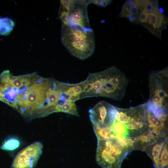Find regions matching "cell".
I'll list each match as a JSON object with an SVG mask.
<instances>
[{"mask_svg":"<svg viewBox=\"0 0 168 168\" xmlns=\"http://www.w3.org/2000/svg\"><path fill=\"white\" fill-rule=\"evenodd\" d=\"M14 21L8 17L0 18V35H7L12 31Z\"/></svg>","mask_w":168,"mask_h":168,"instance_id":"13","label":"cell"},{"mask_svg":"<svg viewBox=\"0 0 168 168\" xmlns=\"http://www.w3.org/2000/svg\"><path fill=\"white\" fill-rule=\"evenodd\" d=\"M19 141L14 138L8 139L5 141L1 147L2 149L7 151H11L17 148L20 145Z\"/></svg>","mask_w":168,"mask_h":168,"instance_id":"16","label":"cell"},{"mask_svg":"<svg viewBox=\"0 0 168 168\" xmlns=\"http://www.w3.org/2000/svg\"><path fill=\"white\" fill-rule=\"evenodd\" d=\"M85 88L79 99L101 96L116 100L124 97L128 80L124 73L114 66L90 73L84 81Z\"/></svg>","mask_w":168,"mask_h":168,"instance_id":"1","label":"cell"},{"mask_svg":"<svg viewBox=\"0 0 168 168\" xmlns=\"http://www.w3.org/2000/svg\"><path fill=\"white\" fill-rule=\"evenodd\" d=\"M168 144L167 141L161 152L158 161V168H168Z\"/></svg>","mask_w":168,"mask_h":168,"instance_id":"14","label":"cell"},{"mask_svg":"<svg viewBox=\"0 0 168 168\" xmlns=\"http://www.w3.org/2000/svg\"><path fill=\"white\" fill-rule=\"evenodd\" d=\"M129 152L116 138L97 139L96 160L103 168H120Z\"/></svg>","mask_w":168,"mask_h":168,"instance_id":"4","label":"cell"},{"mask_svg":"<svg viewBox=\"0 0 168 168\" xmlns=\"http://www.w3.org/2000/svg\"><path fill=\"white\" fill-rule=\"evenodd\" d=\"M116 107L105 101L97 103L89 111L93 128H110L116 113Z\"/></svg>","mask_w":168,"mask_h":168,"instance_id":"7","label":"cell"},{"mask_svg":"<svg viewBox=\"0 0 168 168\" xmlns=\"http://www.w3.org/2000/svg\"><path fill=\"white\" fill-rule=\"evenodd\" d=\"M167 141V138L158 137L155 142L147 147L143 150L151 157L155 168H158L160 154L163 146Z\"/></svg>","mask_w":168,"mask_h":168,"instance_id":"10","label":"cell"},{"mask_svg":"<svg viewBox=\"0 0 168 168\" xmlns=\"http://www.w3.org/2000/svg\"><path fill=\"white\" fill-rule=\"evenodd\" d=\"M111 0H92L90 1L97 5L101 7H105L110 3Z\"/></svg>","mask_w":168,"mask_h":168,"instance_id":"17","label":"cell"},{"mask_svg":"<svg viewBox=\"0 0 168 168\" xmlns=\"http://www.w3.org/2000/svg\"><path fill=\"white\" fill-rule=\"evenodd\" d=\"M168 67L152 72L149 76V98L148 102L168 110Z\"/></svg>","mask_w":168,"mask_h":168,"instance_id":"6","label":"cell"},{"mask_svg":"<svg viewBox=\"0 0 168 168\" xmlns=\"http://www.w3.org/2000/svg\"><path fill=\"white\" fill-rule=\"evenodd\" d=\"M158 137L153 132L148 130L136 138H134L136 146L134 150L143 151L147 146L155 142Z\"/></svg>","mask_w":168,"mask_h":168,"instance_id":"11","label":"cell"},{"mask_svg":"<svg viewBox=\"0 0 168 168\" xmlns=\"http://www.w3.org/2000/svg\"><path fill=\"white\" fill-rule=\"evenodd\" d=\"M90 1L70 0L67 22L68 25L86 29L90 27L87 7Z\"/></svg>","mask_w":168,"mask_h":168,"instance_id":"8","label":"cell"},{"mask_svg":"<svg viewBox=\"0 0 168 168\" xmlns=\"http://www.w3.org/2000/svg\"><path fill=\"white\" fill-rule=\"evenodd\" d=\"M43 146L35 142L20 151L12 162V168H33L37 164L42 152Z\"/></svg>","mask_w":168,"mask_h":168,"instance_id":"9","label":"cell"},{"mask_svg":"<svg viewBox=\"0 0 168 168\" xmlns=\"http://www.w3.org/2000/svg\"><path fill=\"white\" fill-rule=\"evenodd\" d=\"M26 80V75L12 77L10 80L9 86L16 89H21L25 86Z\"/></svg>","mask_w":168,"mask_h":168,"instance_id":"15","label":"cell"},{"mask_svg":"<svg viewBox=\"0 0 168 168\" xmlns=\"http://www.w3.org/2000/svg\"><path fill=\"white\" fill-rule=\"evenodd\" d=\"M61 40L68 52L81 60L91 56L95 49V36L92 29H84L69 25L62 26Z\"/></svg>","mask_w":168,"mask_h":168,"instance_id":"2","label":"cell"},{"mask_svg":"<svg viewBox=\"0 0 168 168\" xmlns=\"http://www.w3.org/2000/svg\"><path fill=\"white\" fill-rule=\"evenodd\" d=\"M138 10L133 23L139 24L160 39L163 30L166 28L168 17L159 8L158 0H134Z\"/></svg>","mask_w":168,"mask_h":168,"instance_id":"3","label":"cell"},{"mask_svg":"<svg viewBox=\"0 0 168 168\" xmlns=\"http://www.w3.org/2000/svg\"><path fill=\"white\" fill-rule=\"evenodd\" d=\"M52 80L41 77L39 82L32 84L27 87L25 92L20 93L21 99L17 105V107L19 105L21 106L18 109L19 111L29 115L33 114L37 108L42 107L45 101L46 91Z\"/></svg>","mask_w":168,"mask_h":168,"instance_id":"5","label":"cell"},{"mask_svg":"<svg viewBox=\"0 0 168 168\" xmlns=\"http://www.w3.org/2000/svg\"><path fill=\"white\" fill-rule=\"evenodd\" d=\"M138 10L134 0H126L123 4L119 16L124 17L133 22Z\"/></svg>","mask_w":168,"mask_h":168,"instance_id":"12","label":"cell"}]
</instances>
